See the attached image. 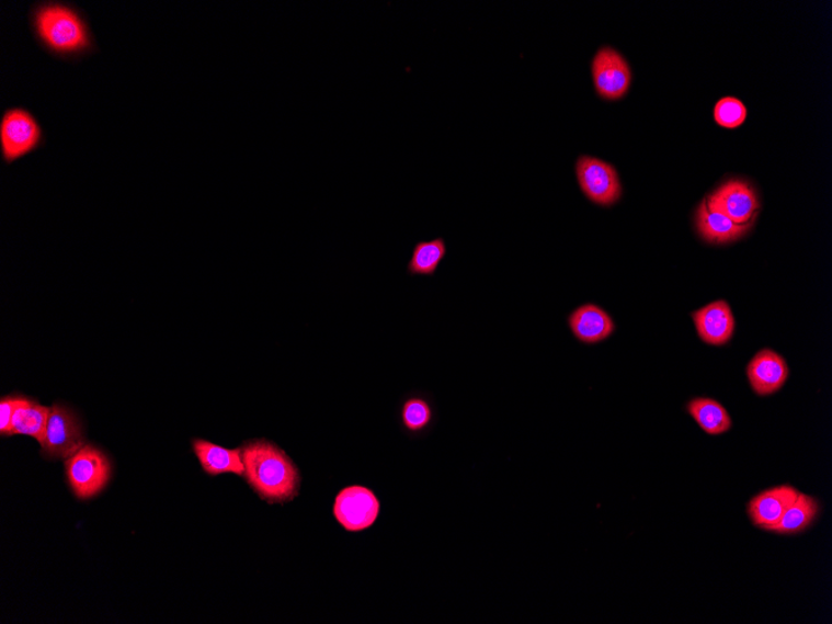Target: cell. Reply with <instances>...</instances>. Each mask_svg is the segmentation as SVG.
I'll return each mask as SVG.
<instances>
[{
    "label": "cell",
    "instance_id": "obj_1",
    "mask_svg": "<svg viewBox=\"0 0 832 624\" xmlns=\"http://www.w3.org/2000/svg\"><path fill=\"white\" fill-rule=\"evenodd\" d=\"M33 38L55 59L78 63L99 52L88 14L68 0H38L27 12Z\"/></svg>",
    "mask_w": 832,
    "mask_h": 624
},
{
    "label": "cell",
    "instance_id": "obj_11",
    "mask_svg": "<svg viewBox=\"0 0 832 624\" xmlns=\"http://www.w3.org/2000/svg\"><path fill=\"white\" fill-rule=\"evenodd\" d=\"M751 387L757 396L767 397L778 393L789 378V366L784 358L772 350L757 352L746 366Z\"/></svg>",
    "mask_w": 832,
    "mask_h": 624
},
{
    "label": "cell",
    "instance_id": "obj_13",
    "mask_svg": "<svg viewBox=\"0 0 832 624\" xmlns=\"http://www.w3.org/2000/svg\"><path fill=\"white\" fill-rule=\"evenodd\" d=\"M692 318L698 336L709 345H726L736 332V319L726 300H717L699 310Z\"/></svg>",
    "mask_w": 832,
    "mask_h": 624
},
{
    "label": "cell",
    "instance_id": "obj_10",
    "mask_svg": "<svg viewBox=\"0 0 832 624\" xmlns=\"http://www.w3.org/2000/svg\"><path fill=\"white\" fill-rule=\"evenodd\" d=\"M567 324L572 336L582 344L594 345L607 341L615 334L617 326L607 310L594 305H584L571 311Z\"/></svg>",
    "mask_w": 832,
    "mask_h": 624
},
{
    "label": "cell",
    "instance_id": "obj_8",
    "mask_svg": "<svg viewBox=\"0 0 832 624\" xmlns=\"http://www.w3.org/2000/svg\"><path fill=\"white\" fill-rule=\"evenodd\" d=\"M334 518L350 532H360L374 525L379 518L380 502L376 495L363 486H350L338 495Z\"/></svg>",
    "mask_w": 832,
    "mask_h": 624
},
{
    "label": "cell",
    "instance_id": "obj_6",
    "mask_svg": "<svg viewBox=\"0 0 832 624\" xmlns=\"http://www.w3.org/2000/svg\"><path fill=\"white\" fill-rule=\"evenodd\" d=\"M67 473L77 497L88 499L104 488L110 476V465L100 450L88 445L70 456Z\"/></svg>",
    "mask_w": 832,
    "mask_h": 624
},
{
    "label": "cell",
    "instance_id": "obj_15",
    "mask_svg": "<svg viewBox=\"0 0 832 624\" xmlns=\"http://www.w3.org/2000/svg\"><path fill=\"white\" fill-rule=\"evenodd\" d=\"M820 511L821 507L817 498L800 492L797 500L786 509L778 524L767 532L785 536L802 534L818 520Z\"/></svg>",
    "mask_w": 832,
    "mask_h": 624
},
{
    "label": "cell",
    "instance_id": "obj_22",
    "mask_svg": "<svg viewBox=\"0 0 832 624\" xmlns=\"http://www.w3.org/2000/svg\"><path fill=\"white\" fill-rule=\"evenodd\" d=\"M20 398H4L0 402V431L2 434H11L12 419Z\"/></svg>",
    "mask_w": 832,
    "mask_h": 624
},
{
    "label": "cell",
    "instance_id": "obj_19",
    "mask_svg": "<svg viewBox=\"0 0 832 624\" xmlns=\"http://www.w3.org/2000/svg\"><path fill=\"white\" fill-rule=\"evenodd\" d=\"M50 408L20 398L12 419L11 434L30 435L42 444Z\"/></svg>",
    "mask_w": 832,
    "mask_h": 624
},
{
    "label": "cell",
    "instance_id": "obj_5",
    "mask_svg": "<svg viewBox=\"0 0 832 624\" xmlns=\"http://www.w3.org/2000/svg\"><path fill=\"white\" fill-rule=\"evenodd\" d=\"M591 72L594 90L602 100H620L632 86V69L628 60L609 45H603L594 54Z\"/></svg>",
    "mask_w": 832,
    "mask_h": 624
},
{
    "label": "cell",
    "instance_id": "obj_16",
    "mask_svg": "<svg viewBox=\"0 0 832 624\" xmlns=\"http://www.w3.org/2000/svg\"><path fill=\"white\" fill-rule=\"evenodd\" d=\"M194 452L204 470L209 475L244 474L242 450L240 449H225L206 442V440L197 439L194 442Z\"/></svg>",
    "mask_w": 832,
    "mask_h": 624
},
{
    "label": "cell",
    "instance_id": "obj_2",
    "mask_svg": "<svg viewBox=\"0 0 832 624\" xmlns=\"http://www.w3.org/2000/svg\"><path fill=\"white\" fill-rule=\"evenodd\" d=\"M247 481L260 497L270 502L294 500L299 491V472L282 449L254 440L242 449Z\"/></svg>",
    "mask_w": 832,
    "mask_h": 624
},
{
    "label": "cell",
    "instance_id": "obj_12",
    "mask_svg": "<svg viewBox=\"0 0 832 624\" xmlns=\"http://www.w3.org/2000/svg\"><path fill=\"white\" fill-rule=\"evenodd\" d=\"M800 491L791 485H779L767 489L748 503V517L752 524L761 530L770 531L784 515L786 509L797 500Z\"/></svg>",
    "mask_w": 832,
    "mask_h": 624
},
{
    "label": "cell",
    "instance_id": "obj_4",
    "mask_svg": "<svg viewBox=\"0 0 832 624\" xmlns=\"http://www.w3.org/2000/svg\"><path fill=\"white\" fill-rule=\"evenodd\" d=\"M575 178L584 197L593 205L609 208L624 195L619 173L611 162L581 155L574 163Z\"/></svg>",
    "mask_w": 832,
    "mask_h": 624
},
{
    "label": "cell",
    "instance_id": "obj_20",
    "mask_svg": "<svg viewBox=\"0 0 832 624\" xmlns=\"http://www.w3.org/2000/svg\"><path fill=\"white\" fill-rule=\"evenodd\" d=\"M433 419L434 410L432 404L423 397H410L401 406V426L410 434L424 433L432 426Z\"/></svg>",
    "mask_w": 832,
    "mask_h": 624
},
{
    "label": "cell",
    "instance_id": "obj_17",
    "mask_svg": "<svg viewBox=\"0 0 832 624\" xmlns=\"http://www.w3.org/2000/svg\"><path fill=\"white\" fill-rule=\"evenodd\" d=\"M687 410L702 430L709 435L726 434L733 426L728 410L715 399H692Z\"/></svg>",
    "mask_w": 832,
    "mask_h": 624
},
{
    "label": "cell",
    "instance_id": "obj_14",
    "mask_svg": "<svg viewBox=\"0 0 832 624\" xmlns=\"http://www.w3.org/2000/svg\"><path fill=\"white\" fill-rule=\"evenodd\" d=\"M754 224L739 225L720 211L709 206L707 198L700 202L696 213V227L704 241L710 245H728L739 241Z\"/></svg>",
    "mask_w": 832,
    "mask_h": 624
},
{
    "label": "cell",
    "instance_id": "obj_18",
    "mask_svg": "<svg viewBox=\"0 0 832 624\" xmlns=\"http://www.w3.org/2000/svg\"><path fill=\"white\" fill-rule=\"evenodd\" d=\"M447 246L443 237L430 241L415 243L413 252L407 265V272L411 277H434L438 268L445 260Z\"/></svg>",
    "mask_w": 832,
    "mask_h": 624
},
{
    "label": "cell",
    "instance_id": "obj_7",
    "mask_svg": "<svg viewBox=\"0 0 832 624\" xmlns=\"http://www.w3.org/2000/svg\"><path fill=\"white\" fill-rule=\"evenodd\" d=\"M710 207L720 211L739 225L755 224L761 201L752 183L733 179L721 183L706 197Z\"/></svg>",
    "mask_w": 832,
    "mask_h": 624
},
{
    "label": "cell",
    "instance_id": "obj_3",
    "mask_svg": "<svg viewBox=\"0 0 832 624\" xmlns=\"http://www.w3.org/2000/svg\"><path fill=\"white\" fill-rule=\"evenodd\" d=\"M43 126L30 109L21 105L4 109L0 116V158L12 164L44 148Z\"/></svg>",
    "mask_w": 832,
    "mask_h": 624
},
{
    "label": "cell",
    "instance_id": "obj_9",
    "mask_svg": "<svg viewBox=\"0 0 832 624\" xmlns=\"http://www.w3.org/2000/svg\"><path fill=\"white\" fill-rule=\"evenodd\" d=\"M42 446L44 452L52 457H70L82 447L79 421L68 408L62 406L50 408Z\"/></svg>",
    "mask_w": 832,
    "mask_h": 624
},
{
    "label": "cell",
    "instance_id": "obj_21",
    "mask_svg": "<svg viewBox=\"0 0 832 624\" xmlns=\"http://www.w3.org/2000/svg\"><path fill=\"white\" fill-rule=\"evenodd\" d=\"M748 110L743 101L733 97L720 99L715 106L716 123L727 128H736L743 125Z\"/></svg>",
    "mask_w": 832,
    "mask_h": 624
}]
</instances>
